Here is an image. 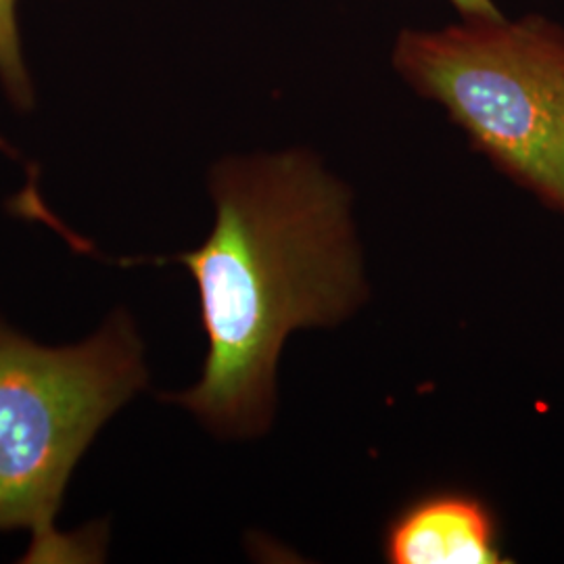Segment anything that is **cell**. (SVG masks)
I'll use <instances>...</instances> for the list:
<instances>
[{"label": "cell", "mask_w": 564, "mask_h": 564, "mask_svg": "<svg viewBox=\"0 0 564 564\" xmlns=\"http://www.w3.org/2000/svg\"><path fill=\"white\" fill-rule=\"evenodd\" d=\"M18 4L20 0H0V86L20 111H30L36 95L23 59Z\"/></svg>", "instance_id": "obj_5"}, {"label": "cell", "mask_w": 564, "mask_h": 564, "mask_svg": "<svg viewBox=\"0 0 564 564\" xmlns=\"http://www.w3.org/2000/svg\"><path fill=\"white\" fill-rule=\"evenodd\" d=\"M216 220L202 247L130 263H182L199 293L202 379L160 400L212 435L263 437L286 339L337 326L368 300L354 195L310 149L230 155L209 172Z\"/></svg>", "instance_id": "obj_1"}, {"label": "cell", "mask_w": 564, "mask_h": 564, "mask_svg": "<svg viewBox=\"0 0 564 564\" xmlns=\"http://www.w3.org/2000/svg\"><path fill=\"white\" fill-rule=\"evenodd\" d=\"M391 564H502L491 508L464 491H435L405 506L384 531Z\"/></svg>", "instance_id": "obj_4"}, {"label": "cell", "mask_w": 564, "mask_h": 564, "mask_svg": "<svg viewBox=\"0 0 564 564\" xmlns=\"http://www.w3.org/2000/svg\"><path fill=\"white\" fill-rule=\"evenodd\" d=\"M147 384L144 345L121 307L88 339L61 347L0 316V531L32 535L28 561L102 554V538L61 533L57 514L86 449Z\"/></svg>", "instance_id": "obj_2"}, {"label": "cell", "mask_w": 564, "mask_h": 564, "mask_svg": "<svg viewBox=\"0 0 564 564\" xmlns=\"http://www.w3.org/2000/svg\"><path fill=\"white\" fill-rule=\"evenodd\" d=\"M464 20L470 18H502V11L494 0H447Z\"/></svg>", "instance_id": "obj_6"}, {"label": "cell", "mask_w": 564, "mask_h": 564, "mask_svg": "<svg viewBox=\"0 0 564 564\" xmlns=\"http://www.w3.org/2000/svg\"><path fill=\"white\" fill-rule=\"evenodd\" d=\"M391 65L491 165L564 212V28L531 13L403 28Z\"/></svg>", "instance_id": "obj_3"}]
</instances>
